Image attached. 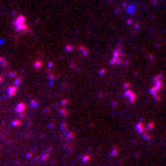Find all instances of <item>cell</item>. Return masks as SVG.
<instances>
[{
	"label": "cell",
	"instance_id": "6da1fadb",
	"mask_svg": "<svg viewBox=\"0 0 166 166\" xmlns=\"http://www.w3.org/2000/svg\"><path fill=\"white\" fill-rule=\"evenodd\" d=\"M162 89V75H156L155 78L152 79V86L150 89V94L156 100L159 101V96H158V91H161Z\"/></svg>",
	"mask_w": 166,
	"mask_h": 166
},
{
	"label": "cell",
	"instance_id": "7a4b0ae2",
	"mask_svg": "<svg viewBox=\"0 0 166 166\" xmlns=\"http://www.w3.org/2000/svg\"><path fill=\"white\" fill-rule=\"evenodd\" d=\"M14 26H15L17 32H19V33H22V32H31L28 28V24H26V19L24 15H18L14 21Z\"/></svg>",
	"mask_w": 166,
	"mask_h": 166
},
{
	"label": "cell",
	"instance_id": "3957f363",
	"mask_svg": "<svg viewBox=\"0 0 166 166\" xmlns=\"http://www.w3.org/2000/svg\"><path fill=\"white\" fill-rule=\"evenodd\" d=\"M123 58H124V54H123V51L120 50V47H118L116 50L114 51V55H112V60L109 61V64L111 65H119V64H122L123 62Z\"/></svg>",
	"mask_w": 166,
	"mask_h": 166
},
{
	"label": "cell",
	"instance_id": "277c9868",
	"mask_svg": "<svg viewBox=\"0 0 166 166\" xmlns=\"http://www.w3.org/2000/svg\"><path fill=\"white\" fill-rule=\"evenodd\" d=\"M124 96L127 97V100H129L130 102H134L136 100H137V96H136V93L132 91V89H126V90H124Z\"/></svg>",
	"mask_w": 166,
	"mask_h": 166
},
{
	"label": "cell",
	"instance_id": "5b68a950",
	"mask_svg": "<svg viewBox=\"0 0 166 166\" xmlns=\"http://www.w3.org/2000/svg\"><path fill=\"white\" fill-rule=\"evenodd\" d=\"M17 91H18V85H15V83H14L13 86H10V87H8V90H7V97H14Z\"/></svg>",
	"mask_w": 166,
	"mask_h": 166
},
{
	"label": "cell",
	"instance_id": "8992f818",
	"mask_svg": "<svg viewBox=\"0 0 166 166\" xmlns=\"http://www.w3.org/2000/svg\"><path fill=\"white\" fill-rule=\"evenodd\" d=\"M25 109H26V104H25V102H19L18 105L15 107V111L18 112L21 116H24V114H25Z\"/></svg>",
	"mask_w": 166,
	"mask_h": 166
},
{
	"label": "cell",
	"instance_id": "52a82bcc",
	"mask_svg": "<svg viewBox=\"0 0 166 166\" xmlns=\"http://www.w3.org/2000/svg\"><path fill=\"white\" fill-rule=\"evenodd\" d=\"M136 129L138 130V133H140L141 136H143L144 133H145V130H144V126H143V122H138V123H137V126H136Z\"/></svg>",
	"mask_w": 166,
	"mask_h": 166
},
{
	"label": "cell",
	"instance_id": "ba28073f",
	"mask_svg": "<svg viewBox=\"0 0 166 166\" xmlns=\"http://www.w3.org/2000/svg\"><path fill=\"white\" fill-rule=\"evenodd\" d=\"M79 50H80V53H83V54H86V55H87V53H89V51H87V50H86L83 46H80V47H79Z\"/></svg>",
	"mask_w": 166,
	"mask_h": 166
},
{
	"label": "cell",
	"instance_id": "9c48e42d",
	"mask_svg": "<svg viewBox=\"0 0 166 166\" xmlns=\"http://www.w3.org/2000/svg\"><path fill=\"white\" fill-rule=\"evenodd\" d=\"M35 68H36V69H40V68H42V62L40 61H36V62H35Z\"/></svg>",
	"mask_w": 166,
	"mask_h": 166
},
{
	"label": "cell",
	"instance_id": "30bf717a",
	"mask_svg": "<svg viewBox=\"0 0 166 166\" xmlns=\"http://www.w3.org/2000/svg\"><path fill=\"white\" fill-rule=\"evenodd\" d=\"M19 124H21V120H19V119L13 120V126H19Z\"/></svg>",
	"mask_w": 166,
	"mask_h": 166
},
{
	"label": "cell",
	"instance_id": "8fae6325",
	"mask_svg": "<svg viewBox=\"0 0 166 166\" xmlns=\"http://www.w3.org/2000/svg\"><path fill=\"white\" fill-rule=\"evenodd\" d=\"M152 127H154V123H152V122L147 124V129H148V130H151V129H152Z\"/></svg>",
	"mask_w": 166,
	"mask_h": 166
}]
</instances>
